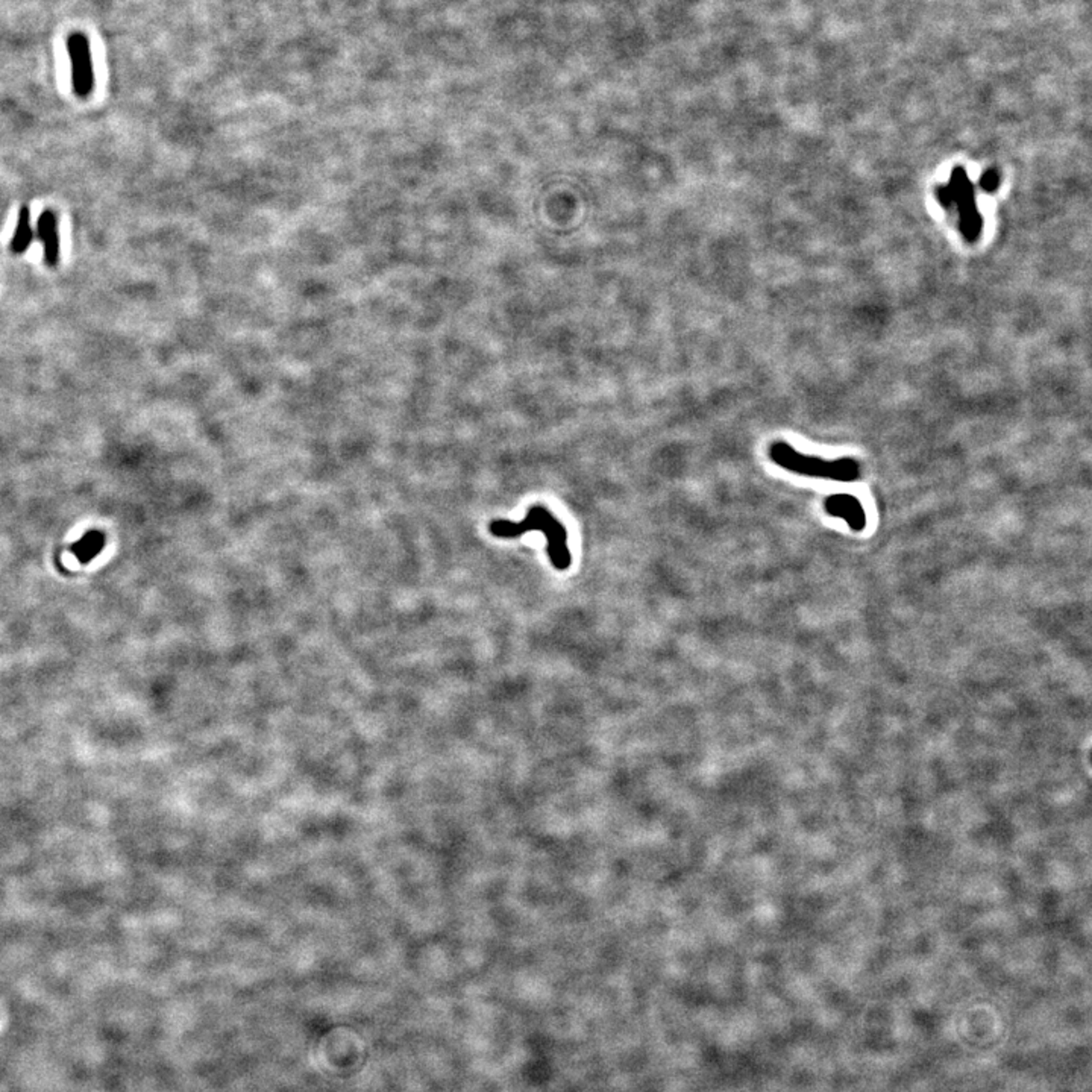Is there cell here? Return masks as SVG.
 Listing matches in <instances>:
<instances>
[{
  "instance_id": "5",
  "label": "cell",
  "mask_w": 1092,
  "mask_h": 1092,
  "mask_svg": "<svg viewBox=\"0 0 1092 1092\" xmlns=\"http://www.w3.org/2000/svg\"><path fill=\"white\" fill-rule=\"evenodd\" d=\"M37 237L43 243L46 265L55 267L59 263V219L55 212H41L37 221Z\"/></svg>"
},
{
  "instance_id": "4",
  "label": "cell",
  "mask_w": 1092,
  "mask_h": 1092,
  "mask_svg": "<svg viewBox=\"0 0 1092 1092\" xmlns=\"http://www.w3.org/2000/svg\"><path fill=\"white\" fill-rule=\"evenodd\" d=\"M826 510L828 515L841 519L847 520L848 527L853 531H862L865 528L866 515L862 506L861 501L857 500L856 496L841 493V495H833L826 501Z\"/></svg>"
},
{
  "instance_id": "1",
  "label": "cell",
  "mask_w": 1092,
  "mask_h": 1092,
  "mask_svg": "<svg viewBox=\"0 0 1092 1092\" xmlns=\"http://www.w3.org/2000/svg\"><path fill=\"white\" fill-rule=\"evenodd\" d=\"M489 529L492 535L500 539H518L529 531H542L548 545V557L554 568L557 571H568L573 564V554L568 546V531L546 507H531L522 520H492Z\"/></svg>"
},
{
  "instance_id": "2",
  "label": "cell",
  "mask_w": 1092,
  "mask_h": 1092,
  "mask_svg": "<svg viewBox=\"0 0 1092 1092\" xmlns=\"http://www.w3.org/2000/svg\"><path fill=\"white\" fill-rule=\"evenodd\" d=\"M770 457L777 466L794 472L803 477L821 478L832 482H854L861 477V466L853 458L824 460L806 456L790 447V443L775 442L771 445Z\"/></svg>"
},
{
  "instance_id": "6",
  "label": "cell",
  "mask_w": 1092,
  "mask_h": 1092,
  "mask_svg": "<svg viewBox=\"0 0 1092 1092\" xmlns=\"http://www.w3.org/2000/svg\"><path fill=\"white\" fill-rule=\"evenodd\" d=\"M34 239V231L31 227V210L28 205H23L20 210L19 221L15 228L14 236L11 239L10 249L14 252L15 256L23 254L30 248Z\"/></svg>"
},
{
  "instance_id": "7",
  "label": "cell",
  "mask_w": 1092,
  "mask_h": 1092,
  "mask_svg": "<svg viewBox=\"0 0 1092 1092\" xmlns=\"http://www.w3.org/2000/svg\"><path fill=\"white\" fill-rule=\"evenodd\" d=\"M77 555H79L82 560H90V558H92L93 555H95V554L101 549V537L93 533V535L84 537L81 544L77 545Z\"/></svg>"
},
{
  "instance_id": "3",
  "label": "cell",
  "mask_w": 1092,
  "mask_h": 1092,
  "mask_svg": "<svg viewBox=\"0 0 1092 1092\" xmlns=\"http://www.w3.org/2000/svg\"><path fill=\"white\" fill-rule=\"evenodd\" d=\"M68 52L72 64L73 90L79 97H87L95 87L90 41L82 32H73L68 40Z\"/></svg>"
}]
</instances>
